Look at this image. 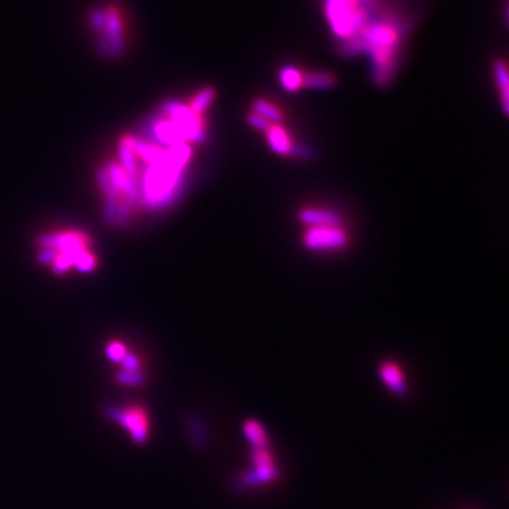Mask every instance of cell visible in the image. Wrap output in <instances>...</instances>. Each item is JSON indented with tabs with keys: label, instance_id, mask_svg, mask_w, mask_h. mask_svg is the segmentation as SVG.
<instances>
[{
	"label": "cell",
	"instance_id": "6da1fadb",
	"mask_svg": "<svg viewBox=\"0 0 509 509\" xmlns=\"http://www.w3.org/2000/svg\"><path fill=\"white\" fill-rule=\"evenodd\" d=\"M406 24L398 16L387 13L372 19L355 37L342 41L341 54H368L372 61V77L378 85H387L395 75L399 48Z\"/></svg>",
	"mask_w": 509,
	"mask_h": 509
},
{
	"label": "cell",
	"instance_id": "9c48e42d",
	"mask_svg": "<svg viewBox=\"0 0 509 509\" xmlns=\"http://www.w3.org/2000/svg\"><path fill=\"white\" fill-rule=\"evenodd\" d=\"M300 221L308 228L313 226H327V225H338L340 216L337 212L325 208H303L299 212Z\"/></svg>",
	"mask_w": 509,
	"mask_h": 509
},
{
	"label": "cell",
	"instance_id": "5bb4252c",
	"mask_svg": "<svg viewBox=\"0 0 509 509\" xmlns=\"http://www.w3.org/2000/svg\"><path fill=\"white\" fill-rule=\"evenodd\" d=\"M305 74L296 67H283L279 73V81L288 93H298L303 88Z\"/></svg>",
	"mask_w": 509,
	"mask_h": 509
},
{
	"label": "cell",
	"instance_id": "4fadbf2b",
	"mask_svg": "<svg viewBox=\"0 0 509 509\" xmlns=\"http://www.w3.org/2000/svg\"><path fill=\"white\" fill-rule=\"evenodd\" d=\"M335 77L325 71H310L303 77V88L307 90H328L335 85Z\"/></svg>",
	"mask_w": 509,
	"mask_h": 509
},
{
	"label": "cell",
	"instance_id": "30bf717a",
	"mask_svg": "<svg viewBox=\"0 0 509 509\" xmlns=\"http://www.w3.org/2000/svg\"><path fill=\"white\" fill-rule=\"evenodd\" d=\"M279 476V471L275 464L272 466H262V467H255L252 471L246 473L242 476L243 486H259V484H266L273 481Z\"/></svg>",
	"mask_w": 509,
	"mask_h": 509
},
{
	"label": "cell",
	"instance_id": "5b68a950",
	"mask_svg": "<svg viewBox=\"0 0 509 509\" xmlns=\"http://www.w3.org/2000/svg\"><path fill=\"white\" fill-rule=\"evenodd\" d=\"M110 417L120 424L135 443H145L149 439L150 420L147 410L137 405L110 409Z\"/></svg>",
	"mask_w": 509,
	"mask_h": 509
},
{
	"label": "cell",
	"instance_id": "2e32d148",
	"mask_svg": "<svg viewBox=\"0 0 509 509\" xmlns=\"http://www.w3.org/2000/svg\"><path fill=\"white\" fill-rule=\"evenodd\" d=\"M248 123H249V126H252L253 129L263 130V132H266V130L269 129V126H271V123H269L268 120H265L263 117H261L259 115H256V113H253V112H251V113L248 115Z\"/></svg>",
	"mask_w": 509,
	"mask_h": 509
},
{
	"label": "cell",
	"instance_id": "ba28073f",
	"mask_svg": "<svg viewBox=\"0 0 509 509\" xmlns=\"http://www.w3.org/2000/svg\"><path fill=\"white\" fill-rule=\"evenodd\" d=\"M266 139L271 149L280 156H289L295 152L292 137L282 125H271L266 130Z\"/></svg>",
	"mask_w": 509,
	"mask_h": 509
},
{
	"label": "cell",
	"instance_id": "7a4b0ae2",
	"mask_svg": "<svg viewBox=\"0 0 509 509\" xmlns=\"http://www.w3.org/2000/svg\"><path fill=\"white\" fill-rule=\"evenodd\" d=\"M38 261L56 275L90 273L98 259L93 239L78 229H58L38 239Z\"/></svg>",
	"mask_w": 509,
	"mask_h": 509
},
{
	"label": "cell",
	"instance_id": "8fae6325",
	"mask_svg": "<svg viewBox=\"0 0 509 509\" xmlns=\"http://www.w3.org/2000/svg\"><path fill=\"white\" fill-rule=\"evenodd\" d=\"M243 433L246 439L251 441L253 448H268V434L263 429V426L255 420V419H248L243 426Z\"/></svg>",
	"mask_w": 509,
	"mask_h": 509
},
{
	"label": "cell",
	"instance_id": "7c38bea8",
	"mask_svg": "<svg viewBox=\"0 0 509 509\" xmlns=\"http://www.w3.org/2000/svg\"><path fill=\"white\" fill-rule=\"evenodd\" d=\"M494 78L498 85L500 94H501V103L504 107L505 115H508L509 110V78L508 68L507 64L503 60H498L494 63Z\"/></svg>",
	"mask_w": 509,
	"mask_h": 509
},
{
	"label": "cell",
	"instance_id": "3957f363",
	"mask_svg": "<svg viewBox=\"0 0 509 509\" xmlns=\"http://www.w3.org/2000/svg\"><path fill=\"white\" fill-rule=\"evenodd\" d=\"M88 26L101 56L109 58L123 56L130 34V21L123 7L105 3L93 9L88 14Z\"/></svg>",
	"mask_w": 509,
	"mask_h": 509
},
{
	"label": "cell",
	"instance_id": "9a60e30c",
	"mask_svg": "<svg viewBox=\"0 0 509 509\" xmlns=\"http://www.w3.org/2000/svg\"><path fill=\"white\" fill-rule=\"evenodd\" d=\"M252 112L268 120L271 125H280L283 119L282 110L272 102L266 100H256L252 105Z\"/></svg>",
	"mask_w": 509,
	"mask_h": 509
},
{
	"label": "cell",
	"instance_id": "52a82bcc",
	"mask_svg": "<svg viewBox=\"0 0 509 509\" xmlns=\"http://www.w3.org/2000/svg\"><path fill=\"white\" fill-rule=\"evenodd\" d=\"M379 377L382 382L397 395L405 397L407 394V384L402 368L394 361H385L379 367Z\"/></svg>",
	"mask_w": 509,
	"mask_h": 509
},
{
	"label": "cell",
	"instance_id": "277c9868",
	"mask_svg": "<svg viewBox=\"0 0 509 509\" xmlns=\"http://www.w3.org/2000/svg\"><path fill=\"white\" fill-rule=\"evenodd\" d=\"M332 33L342 41L355 37L378 11L377 0H324Z\"/></svg>",
	"mask_w": 509,
	"mask_h": 509
},
{
	"label": "cell",
	"instance_id": "8992f818",
	"mask_svg": "<svg viewBox=\"0 0 509 509\" xmlns=\"http://www.w3.org/2000/svg\"><path fill=\"white\" fill-rule=\"evenodd\" d=\"M303 242L310 251H335L348 243V235L340 224L313 226L305 231Z\"/></svg>",
	"mask_w": 509,
	"mask_h": 509
}]
</instances>
